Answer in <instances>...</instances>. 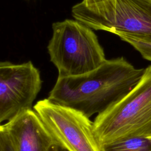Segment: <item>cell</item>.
I'll return each instance as SVG.
<instances>
[{
	"instance_id": "6da1fadb",
	"label": "cell",
	"mask_w": 151,
	"mask_h": 151,
	"mask_svg": "<svg viewBox=\"0 0 151 151\" xmlns=\"http://www.w3.org/2000/svg\"><path fill=\"white\" fill-rule=\"evenodd\" d=\"M145 68H136L124 57L107 60L96 69L73 77H58L48 99L82 112L100 114L129 93Z\"/></svg>"
},
{
	"instance_id": "7a4b0ae2",
	"label": "cell",
	"mask_w": 151,
	"mask_h": 151,
	"mask_svg": "<svg viewBox=\"0 0 151 151\" xmlns=\"http://www.w3.org/2000/svg\"><path fill=\"white\" fill-rule=\"evenodd\" d=\"M101 145L134 136H151V65L136 86L93 121Z\"/></svg>"
},
{
	"instance_id": "3957f363",
	"label": "cell",
	"mask_w": 151,
	"mask_h": 151,
	"mask_svg": "<svg viewBox=\"0 0 151 151\" xmlns=\"http://www.w3.org/2000/svg\"><path fill=\"white\" fill-rule=\"evenodd\" d=\"M47 50L58 77L80 76L90 72L107 59L94 32L76 19H66L52 25Z\"/></svg>"
},
{
	"instance_id": "277c9868",
	"label": "cell",
	"mask_w": 151,
	"mask_h": 151,
	"mask_svg": "<svg viewBox=\"0 0 151 151\" xmlns=\"http://www.w3.org/2000/svg\"><path fill=\"white\" fill-rule=\"evenodd\" d=\"M71 14L90 28L111 32L127 42L151 43V0H109L91 6L81 2Z\"/></svg>"
},
{
	"instance_id": "5b68a950",
	"label": "cell",
	"mask_w": 151,
	"mask_h": 151,
	"mask_svg": "<svg viewBox=\"0 0 151 151\" xmlns=\"http://www.w3.org/2000/svg\"><path fill=\"white\" fill-rule=\"evenodd\" d=\"M55 143L69 151H101L93 122L82 112L50 100H39L33 107Z\"/></svg>"
},
{
	"instance_id": "8992f818",
	"label": "cell",
	"mask_w": 151,
	"mask_h": 151,
	"mask_svg": "<svg viewBox=\"0 0 151 151\" xmlns=\"http://www.w3.org/2000/svg\"><path fill=\"white\" fill-rule=\"evenodd\" d=\"M38 69L31 61L0 63V122L9 121L21 112L32 109L42 86Z\"/></svg>"
},
{
	"instance_id": "52a82bcc",
	"label": "cell",
	"mask_w": 151,
	"mask_h": 151,
	"mask_svg": "<svg viewBox=\"0 0 151 151\" xmlns=\"http://www.w3.org/2000/svg\"><path fill=\"white\" fill-rule=\"evenodd\" d=\"M14 151H47L55 142L37 113L32 109L21 112L1 124Z\"/></svg>"
},
{
	"instance_id": "ba28073f",
	"label": "cell",
	"mask_w": 151,
	"mask_h": 151,
	"mask_svg": "<svg viewBox=\"0 0 151 151\" xmlns=\"http://www.w3.org/2000/svg\"><path fill=\"white\" fill-rule=\"evenodd\" d=\"M101 151H151V138L134 136L100 146Z\"/></svg>"
},
{
	"instance_id": "9c48e42d",
	"label": "cell",
	"mask_w": 151,
	"mask_h": 151,
	"mask_svg": "<svg viewBox=\"0 0 151 151\" xmlns=\"http://www.w3.org/2000/svg\"><path fill=\"white\" fill-rule=\"evenodd\" d=\"M128 43L138 51L144 58L151 61V43L135 41H130Z\"/></svg>"
},
{
	"instance_id": "30bf717a",
	"label": "cell",
	"mask_w": 151,
	"mask_h": 151,
	"mask_svg": "<svg viewBox=\"0 0 151 151\" xmlns=\"http://www.w3.org/2000/svg\"><path fill=\"white\" fill-rule=\"evenodd\" d=\"M0 151H14L6 134L0 129Z\"/></svg>"
},
{
	"instance_id": "8fae6325",
	"label": "cell",
	"mask_w": 151,
	"mask_h": 151,
	"mask_svg": "<svg viewBox=\"0 0 151 151\" xmlns=\"http://www.w3.org/2000/svg\"><path fill=\"white\" fill-rule=\"evenodd\" d=\"M108 1L109 0H83L82 2L87 6H91Z\"/></svg>"
},
{
	"instance_id": "7c38bea8",
	"label": "cell",
	"mask_w": 151,
	"mask_h": 151,
	"mask_svg": "<svg viewBox=\"0 0 151 151\" xmlns=\"http://www.w3.org/2000/svg\"><path fill=\"white\" fill-rule=\"evenodd\" d=\"M47 151H69L65 147L60 145L57 143H54L52 145Z\"/></svg>"
},
{
	"instance_id": "4fadbf2b",
	"label": "cell",
	"mask_w": 151,
	"mask_h": 151,
	"mask_svg": "<svg viewBox=\"0 0 151 151\" xmlns=\"http://www.w3.org/2000/svg\"><path fill=\"white\" fill-rule=\"evenodd\" d=\"M150 137V138H151V136H150V137Z\"/></svg>"
}]
</instances>
